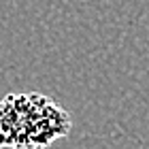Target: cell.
Returning a JSON list of instances; mask_svg holds the SVG:
<instances>
[{
    "instance_id": "1",
    "label": "cell",
    "mask_w": 149,
    "mask_h": 149,
    "mask_svg": "<svg viewBox=\"0 0 149 149\" xmlns=\"http://www.w3.org/2000/svg\"><path fill=\"white\" fill-rule=\"evenodd\" d=\"M68 130L66 111L40 94H11L0 102V147H47Z\"/></svg>"
}]
</instances>
